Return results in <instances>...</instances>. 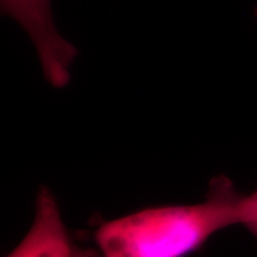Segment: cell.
Segmentation results:
<instances>
[{
	"label": "cell",
	"mask_w": 257,
	"mask_h": 257,
	"mask_svg": "<svg viewBox=\"0 0 257 257\" xmlns=\"http://www.w3.org/2000/svg\"><path fill=\"white\" fill-rule=\"evenodd\" d=\"M243 195L230 179L217 176L198 204L146 208L101 224L96 246L104 257H186L239 225Z\"/></svg>",
	"instance_id": "1"
},
{
	"label": "cell",
	"mask_w": 257,
	"mask_h": 257,
	"mask_svg": "<svg viewBox=\"0 0 257 257\" xmlns=\"http://www.w3.org/2000/svg\"><path fill=\"white\" fill-rule=\"evenodd\" d=\"M0 9L27 32L47 82L54 88L66 87L79 50L57 29L53 0H0Z\"/></svg>",
	"instance_id": "2"
},
{
	"label": "cell",
	"mask_w": 257,
	"mask_h": 257,
	"mask_svg": "<svg viewBox=\"0 0 257 257\" xmlns=\"http://www.w3.org/2000/svg\"><path fill=\"white\" fill-rule=\"evenodd\" d=\"M73 245L55 195L42 186L36 195L30 229L5 257H72Z\"/></svg>",
	"instance_id": "3"
},
{
	"label": "cell",
	"mask_w": 257,
	"mask_h": 257,
	"mask_svg": "<svg viewBox=\"0 0 257 257\" xmlns=\"http://www.w3.org/2000/svg\"><path fill=\"white\" fill-rule=\"evenodd\" d=\"M239 225H243L257 239V189L243 195L239 208Z\"/></svg>",
	"instance_id": "4"
},
{
	"label": "cell",
	"mask_w": 257,
	"mask_h": 257,
	"mask_svg": "<svg viewBox=\"0 0 257 257\" xmlns=\"http://www.w3.org/2000/svg\"><path fill=\"white\" fill-rule=\"evenodd\" d=\"M72 257H104L98 249L86 248V246H80L74 243Z\"/></svg>",
	"instance_id": "5"
},
{
	"label": "cell",
	"mask_w": 257,
	"mask_h": 257,
	"mask_svg": "<svg viewBox=\"0 0 257 257\" xmlns=\"http://www.w3.org/2000/svg\"><path fill=\"white\" fill-rule=\"evenodd\" d=\"M253 16H255V19H256V22H257V4L255 6V10H253Z\"/></svg>",
	"instance_id": "6"
}]
</instances>
